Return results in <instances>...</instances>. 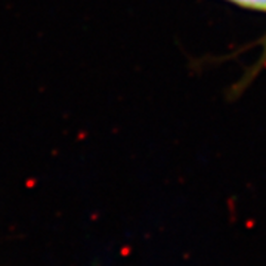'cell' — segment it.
Returning a JSON list of instances; mask_svg holds the SVG:
<instances>
[{"label":"cell","instance_id":"6da1fadb","mask_svg":"<svg viewBox=\"0 0 266 266\" xmlns=\"http://www.w3.org/2000/svg\"><path fill=\"white\" fill-rule=\"evenodd\" d=\"M260 48H262V52H260V56H259V60H258V62H256V66L252 68V71H248L247 72V77L242 80V83L241 84H247V82H250V78L253 77V76H256V74H259V71L266 66V34L260 38Z\"/></svg>","mask_w":266,"mask_h":266},{"label":"cell","instance_id":"7a4b0ae2","mask_svg":"<svg viewBox=\"0 0 266 266\" xmlns=\"http://www.w3.org/2000/svg\"><path fill=\"white\" fill-rule=\"evenodd\" d=\"M228 3H232L238 8L254 10V12H266V0H225Z\"/></svg>","mask_w":266,"mask_h":266}]
</instances>
